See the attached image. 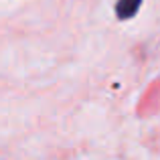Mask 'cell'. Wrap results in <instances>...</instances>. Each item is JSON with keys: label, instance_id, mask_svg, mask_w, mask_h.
<instances>
[{"label": "cell", "instance_id": "obj_1", "mask_svg": "<svg viewBox=\"0 0 160 160\" xmlns=\"http://www.w3.org/2000/svg\"><path fill=\"white\" fill-rule=\"evenodd\" d=\"M142 0H118L116 4V14L120 20H128L140 10Z\"/></svg>", "mask_w": 160, "mask_h": 160}]
</instances>
